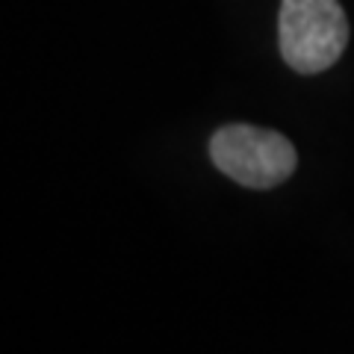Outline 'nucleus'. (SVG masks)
<instances>
[{"label": "nucleus", "instance_id": "obj_1", "mask_svg": "<svg viewBox=\"0 0 354 354\" xmlns=\"http://www.w3.org/2000/svg\"><path fill=\"white\" fill-rule=\"evenodd\" d=\"M278 44L286 65L298 74L330 68L348 44V21L339 0H283Z\"/></svg>", "mask_w": 354, "mask_h": 354}, {"label": "nucleus", "instance_id": "obj_2", "mask_svg": "<svg viewBox=\"0 0 354 354\" xmlns=\"http://www.w3.org/2000/svg\"><path fill=\"white\" fill-rule=\"evenodd\" d=\"M216 169L248 189H272L295 171L298 153L292 142L274 130L251 124H227L209 139Z\"/></svg>", "mask_w": 354, "mask_h": 354}]
</instances>
